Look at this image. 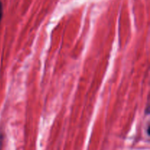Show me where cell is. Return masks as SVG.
Here are the masks:
<instances>
[{
  "instance_id": "1",
  "label": "cell",
  "mask_w": 150,
  "mask_h": 150,
  "mask_svg": "<svg viewBox=\"0 0 150 150\" xmlns=\"http://www.w3.org/2000/svg\"><path fill=\"white\" fill-rule=\"evenodd\" d=\"M2 13H3V7H2V3L0 1V23H1V18H2Z\"/></svg>"
},
{
  "instance_id": "2",
  "label": "cell",
  "mask_w": 150,
  "mask_h": 150,
  "mask_svg": "<svg viewBox=\"0 0 150 150\" xmlns=\"http://www.w3.org/2000/svg\"><path fill=\"white\" fill-rule=\"evenodd\" d=\"M2 141H3V136H2V135L0 134V150L1 149V146H2Z\"/></svg>"
}]
</instances>
